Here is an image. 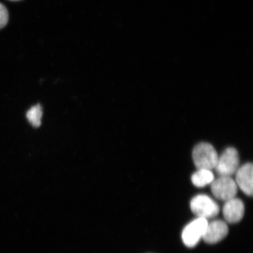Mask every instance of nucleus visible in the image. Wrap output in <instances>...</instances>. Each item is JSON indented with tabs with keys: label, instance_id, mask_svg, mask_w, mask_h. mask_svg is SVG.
I'll use <instances>...</instances> for the list:
<instances>
[{
	"label": "nucleus",
	"instance_id": "nucleus-1",
	"mask_svg": "<svg viewBox=\"0 0 253 253\" xmlns=\"http://www.w3.org/2000/svg\"><path fill=\"white\" fill-rule=\"evenodd\" d=\"M192 158L198 169L211 170L216 167L219 156L213 145L207 142H201L194 148Z\"/></svg>",
	"mask_w": 253,
	"mask_h": 253
},
{
	"label": "nucleus",
	"instance_id": "nucleus-6",
	"mask_svg": "<svg viewBox=\"0 0 253 253\" xmlns=\"http://www.w3.org/2000/svg\"><path fill=\"white\" fill-rule=\"evenodd\" d=\"M229 232L225 221L217 220L208 223L203 239L208 244H215L225 238Z\"/></svg>",
	"mask_w": 253,
	"mask_h": 253
},
{
	"label": "nucleus",
	"instance_id": "nucleus-8",
	"mask_svg": "<svg viewBox=\"0 0 253 253\" xmlns=\"http://www.w3.org/2000/svg\"><path fill=\"white\" fill-rule=\"evenodd\" d=\"M245 214V205L242 201L234 198L225 202L223 208L224 219L229 223L239 222Z\"/></svg>",
	"mask_w": 253,
	"mask_h": 253
},
{
	"label": "nucleus",
	"instance_id": "nucleus-12",
	"mask_svg": "<svg viewBox=\"0 0 253 253\" xmlns=\"http://www.w3.org/2000/svg\"><path fill=\"white\" fill-rule=\"evenodd\" d=\"M9 1H20V0H9Z\"/></svg>",
	"mask_w": 253,
	"mask_h": 253
},
{
	"label": "nucleus",
	"instance_id": "nucleus-2",
	"mask_svg": "<svg viewBox=\"0 0 253 253\" xmlns=\"http://www.w3.org/2000/svg\"><path fill=\"white\" fill-rule=\"evenodd\" d=\"M193 213L198 217L211 219L219 213V205L207 195H198L193 198L190 203Z\"/></svg>",
	"mask_w": 253,
	"mask_h": 253
},
{
	"label": "nucleus",
	"instance_id": "nucleus-10",
	"mask_svg": "<svg viewBox=\"0 0 253 253\" xmlns=\"http://www.w3.org/2000/svg\"><path fill=\"white\" fill-rule=\"evenodd\" d=\"M42 117V109L40 104H37V105L31 107L27 113V118L28 121L35 127L40 126Z\"/></svg>",
	"mask_w": 253,
	"mask_h": 253
},
{
	"label": "nucleus",
	"instance_id": "nucleus-7",
	"mask_svg": "<svg viewBox=\"0 0 253 253\" xmlns=\"http://www.w3.org/2000/svg\"><path fill=\"white\" fill-rule=\"evenodd\" d=\"M237 187L246 195L252 196L253 192V167L252 163H247L239 168L236 172Z\"/></svg>",
	"mask_w": 253,
	"mask_h": 253
},
{
	"label": "nucleus",
	"instance_id": "nucleus-3",
	"mask_svg": "<svg viewBox=\"0 0 253 253\" xmlns=\"http://www.w3.org/2000/svg\"><path fill=\"white\" fill-rule=\"evenodd\" d=\"M240 164L238 152L236 148L229 147L218 158L216 172L220 176H231L236 173Z\"/></svg>",
	"mask_w": 253,
	"mask_h": 253
},
{
	"label": "nucleus",
	"instance_id": "nucleus-11",
	"mask_svg": "<svg viewBox=\"0 0 253 253\" xmlns=\"http://www.w3.org/2000/svg\"><path fill=\"white\" fill-rule=\"evenodd\" d=\"M9 18L7 8L0 3V30L4 28L8 23Z\"/></svg>",
	"mask_w": 253,
	"mask_h": 253
},
{
	"label": "nucleus",
	"instance_id": "nucleus-9",
	"mask_svg": "<svg viewBox=\"0 0 253 253\" xmlns=\"http://www.w3.org/2000/svg\"><path fill=\"white\" fill-rule=\"evenodd\" d=\"M214 176L211 170L201 169L193 174L191 181L195 186L198 188H203L205 186L211 184L213 181Z\"/></svg>",
	"mask_w": 253,
	"mask_h": 253
},
{
	"label": "nucleus",
	"instance_id": "nucleus-5",
	"mask_svg": "<svg viewBox=\"0 0 253 253\" xmlns=\"http://www.w3.org/2000/svg\"><path fill=\"white\" fill-rule=\"evenodd\" d=\"M237 189L235 180L230 176H220L211 183V191L214 197L224 202L235 198Z\"/></svg>",
	"mask_w": 253,
	"mask_h": 253
},
{
	"label": "nucleus",
	"instance_id": "nucleus-4",
	"mask_svg": "<svg viewBox=\"0 0 253 253\" xmlns=\"http://www.w3.org/2000/svg\"><path fill=\"white\" fill-rule=\"evenodd\" d=\"M208 224L207 219L198 217L191 221L183 229L182 233V242L188 248H194L203 238Z\"/></svg>",
	"mask_w": 253,
	"mask_h": 253
}]
</instances>
